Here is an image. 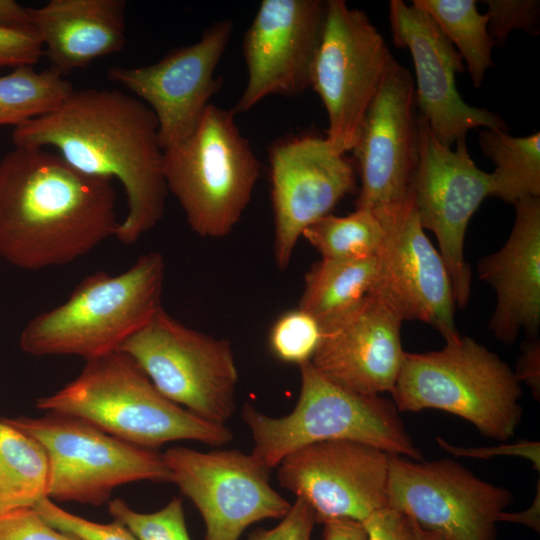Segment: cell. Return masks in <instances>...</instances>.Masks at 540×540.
Wrapping results in <instances>:
<instances>
[{
	"instance_id": "836d02e7",
	"label": "cell",
	"mask_w": 540,
	"mask_h": 540,
	"mask_svg": "<svg viewBox=\"0 0 540 540\" xmlns=\"http://www.w3.org/2000/svg\"><path fill=\"white\" fill-rule=\"evenodd\" d=\"M0 540H79L48 524L34 508L0 515Z\"/></svg>"
},
{
	"instance_id": "7c38bea8",
	"label": "cell",
	"mask_w": 540,
	"mask_h": 540,
	"mask_svg": "<svg viewBox=\"0 0 540 540\" xmlns=\"http://www.w3.org/2000/svg\"><path fill=\"white\" fill-rule=\"evenodd\" d=\"M419 160L411 196L423 229L434 233L450 275L457 308L470 300L472 275L465 259L468 223L483 200L492 197L493 177L470 157L466 140L456 149L442 145L418 115Z\"/></svg>"
},
{
	"instance_id": "30bf717a",
	"label": "cell",
	"mask_w": 540,
	"mask_h": 540,
	"mask_svg": "<svg viewBox=\"0 0 540 540\" xmlns=\"http://www.w3.org/2000/svg\"><path fill=\"white\" fill-rule=\"evenodd\" d=\"M392 57L383 36L364 11L350 8L343 0L326 1L310 87L325 107L326 139L336 152L352 151Z\"/></svg>"
},
{
	"instance_id": "44dd1931",
	"label": "cell",
	"mask_w": 540,
	"mask_h": 540,
	"mask_svg": "<svg viewBox=\"0 0 540 540\" xmlns=\"http://www.w3.org/2000/svg\"><path fill=\"white\" fill-rule=\"evenodd\" d=\"M403 319L371 291L342 314L321 324L313 366L336 384L356 393L392 392L405 351Z\"/></svg>"
},
{
	"instance_id": "83f0119b",
	"label": "cell",
	"mask_w": 540,
	"mask_h": 540,
	"mask_svg": "<svg viewBox=\"0 0 540 540\" xmlns=\"http://www.w3.org/2000/svg\"><path fill=\"white\" fill-rule=\"evenodd\" d=\"M74 90L53 68L41 71L33 65L13 68L0 76V127H17L57 108Z\"/></svg>"
},
{
	"instance_id": "277c9868",
	"label": "cell",
	"mask_w": 540,
	"mask_h": 540,
	"mask_svg": "<svg viewBox=\"0 0 540 540\" xmlns=\"http://www.w3.org/2000/svg\"><path fill=\"white\" fill-rule=\"evenodd\" d=\"M164 275L162 255L147 252L120 274L87 276L65 302L28 321L20 348L34 356L86 361L120 350L162 308Z\"/></svg>"
},
{
	"instance_id": "cb8c5ba5",
	"label": "cell",
	"mask_w": 540,
	"mask_h": 540,
	"mask_svg": "<svg viewBox=\"0 0 540 540\" xmlns=\"http://www.w3.org/2000/svg\"><path fill=\"white\" fill-rule=\"evenodd\" d=\"M377 256L321 259L305 277L300 309L320 324L342 314L370 293L378 279Z\"/></svg>"
},
{
	"instance_id": "7402d4cb",
	"label": "cell",
	"mask_w": 540,
	"mask_h": 540,
	"mask_svg": "<svg viewBox=\"0 0 540 540\" xmlns=\"http://www.w3.org/2000/svg\"><path fill=\"white\" fill-rule=\"evenodd\" d=\"M514 207L508 239L477 265L479 279L496 294L488 328L504 344L514 343L521 332L536 338L540 327V198Z\"/></svg>"
},
{
	"instance_id": "e0dca14e",
	"label": "cell",
	"mask_w": 540,
	"mask_h": 540,
	"mask_svg": "<svg viewBox=\"0 0 540 540\" xmlns=\"http://www.w3.org/2000/svg\"><path fill=\"white\" fill-rule=\"evenodd\" d=\"M269 162L274 256L284 270L303 231L355 190L357 173L326 137L308 134L276 142Z\"/></svg>"
},
{
	"instance_id": "6da1fadb",
	"label": "cell",
	"mask_w": 540,
	"mask_h": 540,
	"mask_svg": "<svg viewBox=\"0 0 540 540\" xmlns=\"http://www.w3.org/2000/svg\"><path fill=\"white\" fill-rule=\"evenodd\" d=\"M18 147L54 148L82 173L118 180L128 211L115 238L136 243L162 218L168 193L158 122L140 99L118 89L73 90L54 110L12 132Z\"/></svg>"
},
{
	"instance_id": "4dcf8cb0",
	"label": "cell",
	"mask_w": 540,
	"mask_h": 540,
	"mask_svg": "<svg viewBox=\"0 0 540 540\" xmlns=\"http://www.w3.org/2000/svg\"><path fill=\"white\" fill-rule=\"evenodd\" d=\"M108 511L138 540H191L179 497H174L165 507L153 513L137 512L122 499L109 501Z\"/></svg>"
},
{
	"instance_id": "f546056e",
	"label": "cell",
	"mask_w": 540,
	"mask_h": 540,
	"mask_svg": "<svg viewBox=\"0 0 540 540\" xmlns=\"http://www.w3.org/2000/svg\"><path fill=\"white\" fill-rule=\"evenodd\" d=\"M321 338V324L297 308L279 316L271 327L269 346L279 360L300 366L310 362Z\"/></svg>"
},
{
	"instance_id": "8992f818",
	"label": "cell",
	"mask_w": 540,
	"mask_h": 540,
	"mask_svg": "<svg viewBox=\"0 0 540 540\" xmlns=\"http://www.w3.org/2000/svg\"><path fill=\"white\" fill-rule=\"evenodd\" d=\"M445 342L440 350L405 352L391 392L398 411L438 409L467 420L485 437H513L523 414L514 371L469 336Z\"/></svg>"
},
{
	"instance_id": "b9f144b4",
	"label": "cell",
	"mask_w": 540,
	"mask_h": 540,
	"mask_svg": "<svg viewBox=\"0 0 540 540\" xmlns=\"http://www.w3.org/2000/svg\"><path fill=\"white\" fill-rule=\"evenodd\" d=\"M422 536H423V540H445L442 536L436 533L428 532L424 530H423Z\"/></svg>"
},
{
	"instance_id": "f1b7e54d",
	"label": "cell",
	"mask_w": 540,
	"mask_h": 540,
	"mask_svg": "<svg viewBox=\"0 0 540 540\" xmlns=\"http://www.w3.org/2000/svg\"><path fill=\"white\" fill-rule=\"evenodd\" d=\"M385 233L377 212L355 209L345 216L328 214L320 218L302 236L319 251L322 259H364L378 255Z\"/></svg>"
},
{
	"instance_id": "d590c367",
	"label": "cell",
	"mask_w": 540,
	"mask_h": 540,
	"mask_svg": "<svg viewBox=\"0 0 540 540\" xmlns=\"http://www.w3.org/2000/svg\"><path fill=\"white\" fill-rule=\"evenodd\" d=\"M42 56L44 48L37 32L0 27V69L34 66Z\"/></svg>"
},
{
	"instance_id": "d6986e66",
	"label": "cell",
	"mask_w": 540,
	"mask_h": 540,
	"mask_svg": "<svg viewBox=\"0 0 540 540\" xmlns=\"http://www.w3.org/2000/svg\"><path fill=\"white\" fill-rule=\"evenodd\" d=\"M389 24L394 45L408 49L412 57L418 115L442 145L452 148L477 127L508 130L498 114L462 99L456 75L465 71L464 61L424 10L413 3L391 0Z\"/></svg>"
},
{
	"instance_id": "d4e9b609",
	"label": "cell",
	"mask_w": 540,
	"mask_h": 540,
	"mask_svg": "<svg viewBox=\"0 0 540 540\" xmlns=\"http://www.w3.org/2000/svg\"><path fill=\"white\" fill-rule=\"evenodd\" d=\"M49 462L33 437L0 421V515L48 497Z\"/></svg>"
},
{
	"instance_id": "74e56055",
	"label": "cell",
	"mask_w": 540,
	"mask_h": 540,
	"mask_svg": "<svg viewBox=\"0 0 540 540\" xmlns=\"http://www.w3.org/2000/svg\"><path fill=\"white\" fill-rule=\"evenodd\" d=\"M438 444L445 450L455 454V456H469V457H477V458H488L491 456V453L489 451H493L492 456L497 454H503V455H514V456H520L524 457L526 459H529L533 464L534 467L539 470V443L538 442H529L526 440H522L521 442H517L515 444L510 445H502L495 448H490L489 450L487 448H461V447H455L448 444V442L444 441L441 438H437Z\"/></svg>"
},
{
	"instance_id": "e575fe53",
	"label": "cell",
	"mask_w": 540,
	"mask_h": 540,
	"mask_svg": "<svg viewBox=\"0 0 540 540\" xmlns=\"http://www.w3.org/2000/svg\"><path fill=\"white\" fill-rule=\"evenodd\" d=\"M367 540H423V530L405 513L384 507L362 522Z\"/></svg>"
},
{
	"instance_id": "ab89813d",
	"label": "cell",
	"mask_w": 540,
	"mask_h": 540,
	"mask_svg": "<svg viewBox=\"0 0 540 540\" xmlns=\"http://www.w3.org/2000/svg\"><path fill=\"white\" fill-rule=\"evenodd\" d=\"M0 27L37 32L33 26L29 8L23 7L14 0H0Z\"/></svg>"
},
{
	"instance_id": "3957f363",
	"label": "cell",
	"mask_w": 540,
	"mask_h": 540,
	"mask_svg": "<svg viewBox=\"0 0 540 540\" xmlns=\"http://www.w3.org/2000/svg\"><path fill=\"white\" fill-rule=\"evenodd\" d=\"M36 407L80 418L116 438L152 450L178 440L217 447L233 439L225 424L204 420L167 399L120 350L87 360L76 379L39 398Z\"/></svg>"
},
{
	"instance_id": "484cf974",
	"label": "cell",
	"mask_w": 540,
	"mask_h": 540,
	"mask_svg": "<svg viewBox=\"0 0 540 540\" xmlns=\"http://www.w3.org/2000/svg\"><path fill=\"white\" fill-rule=\"evenodd\" d=\"M484 155L495 165L493 194L515 206L528 198H540V133L511 136L507 130L484 128L479 133Z\"/></svg>"
},
{
	"instance_id": "5b68a950",
	"label": "cell",
	"mask_w": 540,
	"mask_h": 540,
	"mask_svg": "<svg viewBox=\"0 0 540 540\" xmlns=\"http://www.w3.org/2000/svg\"><path fill=\"white\" fill-rule=\"evenodd\" d=\"M301 386L294 409L270 417L246 403L242 418L254 446L251 455L268 469L305 446L335 440L368 444L388 454L423 460L394 402L381 395L348 390L310 362L299 366Z\"/></svg>"
},
{
	"instance_id": "60d3db41",
	"label": "cell",
	"mask_w": 540,
	"mask_h": 540,
	"mask_svg": "<svg viewBox=\"0 0 540 540\" xmlns=\"http://www.w3.org/2000/svg\"><path fill=\"white\" fill-rule=\"evenodd\" d=\"M323 524V540H367L362 522L351 519H335Z\"/></svg>"
},
{
	"instance_id": "d6a6232c",
	"label": "cell",
	"mask_w": 540,
	"mask_h": 540,
	"mask_svg": "<svg viewBox=\"0 0 540 540\" xmlns=\"http://www.w3.org/2000/svg\"><path fill=\"white\" fill-rule=\"evenodd\" d=\"M37 513L55 529L79 540H138L121 522L100 524L74 515L57 506L48 497L34 507Z\"/></svg>"
},
{
	"instance_id": "603a6c76",
	"label": "cell",
	"mask_w": 540,
	"mask_h": 540,
	"mask_svg": "<svg viewBox=\"0 0 540 540\" xmlns=\"http://www.w3.org/2000/svg\"><path fill=\"white\" fill-rule=\"evenodd\" d=\"M125 0H50L29 8L51 68L63 76L126 44Z\"/></svg>"
},
{
	"instance_id": "7a4b0ae2",
	"label": "cell",
	"mask_w": 540,
	"mask_h": 540,
	"mask_svg": "<svg viewBox=\"0 0 540 540\" xmlns=\"http://www.w3.org/2000/svg\"><path fill=\"white\" fill-rule=\"evenodd\" d=\"M112 181L47 149L14 146L0 159V258L40 270L76 261L115 237Z\"/></svg>"
},
{
	"instance_id": "ac0fdd59",
	"label": "cell",
	"mask_w": 540,
	"mask_h": 540,
	"mask_svg": "<svg viewBox=\"0 0 540 540\" xmlns=\"http://www.w3.org/2000/svg\"><path fill=\"white\" fill-rule=\"evenodd\" d=\"M375 212L382 218L386 233L377 255L378 279L372 291L383 297L403 321L424 322L445 341L459 337L450 275L420 224L412 196Z\"/></svg>"
},
{
	"instance_id": "9c48e42d",
	"label": "cell",
	"mask_w": 540,
	"mask_h": 540,
	"mask_svg": "<svg viewBox=\"0 0 540 540\" xmlns=\"http://www.w3.org/2000/svg\"><path fill=\"white\" fill-rule=\"evenodd\" d=\"M120 351L170 401L213 423L232 417L238 371L230 341L189 328L161 308Z\"/></svg>"
},
{
	"instance_id": "8fae6325",
	"label": "cell",
	"mask_w": 540,
	"mask_h": 540,
	"mask_svg": "<svg viewBox=\"0 0 540 540\" xmlns=\"http://www.w3.org/2000/svg\"><path fill=\"white\" fill-rule=\"evenodd\" d=\"M512 498L454 460L389 455L388 507L445 540H497L496 525Z\"/></svg>"
},
{
	"instance_id": "ba28073f",
	"label": "cell",
	"mask_w": 540,
	"mask_h": 540,
	"mask_svg": "<svg viewBox=\"0 0 540 540\" xmlns=\"http://www.w3.org/2000/svg\"><path fill=\"white\" fill-rule=\"evenodd\" d=\"M5 420L45 449L51 500L101 505L126 483L172 482L163 454L116 438L80 418L50 412L41 418Z\"/></svg>"
},
{
	"instance_id": "9a60e30c",
	"label": "cell",
	"mask_w": 540,
	"mask_h": 540,
	"mask_svg": "<svg viewBox=\"0 0 540 540\" xmlns=\"http://www.w3.org/2000/svg\"><path fill=\"white\" fill-rule=\"evenodd\" d=\"M232 31V21L220 20L205 29L197 42L170 51L156 63L108 69L109 80L123 85L152 110L163 150L191 135L209 100L222 87V78L214 73Z\"/></svg>"
},
{
	"instance_id": "4fadbf2b",
	"label": "cell",
	"mask_w": 540,
	"mask_h": 540,
	"mask_svg": "<svg viewBox=\"0 0 540 540\" xmlns=\"http://www.w3.org/2000/svg\"><path fill=\"white\" fill-rule=\"evenodd\" d=\"M174 482L199 510L204 540H238L261 520L284 517L291 505L269 483V470L237 449L200 452L173 447L163 454Z\"/></svg>"
},
{
	"instance_id": "8d00e7d4",
	"label": "cell",
	"mask_w": 540,
	"mask_h": 540,
	"mask_svg": "<svg viewBox=\"0 0 540 540\" xmlns=\"http://www.w3.org/2000/svg\"><path fill=\"white\" fill-rule=\"evenodd\" d=\"M316 523L313 510L303 500L296 498L287 514L274 528L258 529L248 540H311Z\"/></svg>"
},
{
	"instance_id": "5bb4252c",
	"label": "cell",
	"mask_w": 540,
	"mask_h": 540,
	"mask_svg": "<svg viewBox=\"0 0 540 540\" xmlns=\"http://www.w3.org/2000/svg\"><path fill=\"white\" fill-rule=\"evenodd\" d=\"M361 186L355 209L383 210L411 195L419 160L414 80L391 58L352 149Z\"/></svg>"
},
{
	"instance_id": "1f68e13d",
	"label": "cell",
	"mask_w": 540,
	"mask_h": 540,
	"mask_svg": "<svg viewBox=\"0 0 540 540\" xmlns=\"http://www.w3.org/2000/svg\"><path fill=\"white\" fill-rule=\"evenodd\" d=\"M488 15V32L495 46L505 44L510 33L523 30L539 33L540 2L538 0H484Z\"/></svg>"
},
{
	"instance_id": "4316f807",
	"label": "cell",
	"mask_w": 540,
	"mask_h": 540,
	"mask_svg": "<svg viewBox=\"0 0 540 540\" xmlns=\"http://www.w3.org/2000/svg\"><path fill=\"white\" fill-rule=\"evenodd\" d=\"M438 25L465 62L472 84L480 88L486 71L494 66L495 46L488 32V15L475 0H413Z\"/></svg>"
},
{
	"instance_id": "f35d334b",
	"label": "cell",
	"mask_w": 540,
	"mask_h": 540,
	"mask_svg": "<svg viewBox=\"0 0 540 540\" xmlns=\"http://www.w3.org/2000/svg\"><path fill=\"white\" fill-rule=\"evenodd\" d=\"M520 382L528 385L535 399L540 397V342L536 338L524 342L514 371Z\"/></svg>"
},
{
	"instance_id": "52a82bcc",
	"label": "cell",
	"mask_w": 540,
	"mask_h": 540,
	"mask_svg": "<svg viewBox=\"0 0 540 540\" xmlns=\"http://www.w3.org/2000/svg\"><path fill=\"white\" fill-rule=\"evenodd\" d=\"M232 109L209 104L184 141L163 150L168 192L201 237L228 235L248 206L260 163Z\"/></svg>"
},
{
	"instance_id": "2e32d148",
	"label": "cell",
	"mask_w": 540,
	"mask_h": 540,
	"mask_svg": "<svg viewBox=\"0 0 540 540\" xmlns=\"http://www.w3.org/2000/svg\"><path fill=\"white\" fill-rule=\"evenodd\" d=\"M389 455L349 440L314 443L285 457L277 466V478L310 506L316 522H363L388 506Z\"/></svg>"
},
{
	"instance_id": "ffe728a7",
	"label": "cell",
	"mask_w": 540,
	"mask_h": 540,
	"mask_svg": "<svg viewBox=\"0 0 540 540\" xmlns=\"http://www.w3.org/2000/svg\"><path fill=\"white\" fill-rule=\"evenodd\" d=\"M326 1L263 0L243 38L247 83L232 108L249 111L270 95L295 96L311 85Z\"/></svg>"
}]
</instances>
